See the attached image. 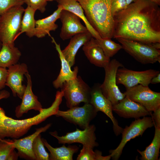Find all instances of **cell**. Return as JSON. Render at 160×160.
<instances>
[{"mask_svg": "<svg viewBox=\"0 0 160 160\" xmlns=\"http://www.w3.org/2000/svg\"><path fill=\"white\" fill-rule=\"evenodd\" d=\"M82 49L89 62L96 66L104 68L110 62V58L106 56L96 39L92 37L83 46Z\"/></svg>", "mask_w": 160, "mask_h": 160, "instance_id": "d6986e66", "label": "cell"}, {"mask_svg": "<svg viewBox=\"0 0 160 160\" xmlns=\"http://www.w3.org/2000/svg\"><path fill=\"white\" fill-rule=\"evenodd\" d=\"M95 130V126L91 124L83 130L76 128L75 131L67 132L65 135L61 136L58 135L56 131L50 132L49 133L57 140L59 143L65 144L79 143L83 146L93 149L99 145L96 141Z\"/></svg>", "mask_w": 160, "mask_h": 160, "instance_id": "8fae6325", "label": "cell"}, {"mask_svg": "<svg viewBox=\"0 0 160 160\" xmlns=\"http://www.w3.org/2000/svg\"><path fill=\"white\" fill-rule=\"evenodd\" d=\"M7 75V70L6 68L0 67V91L6 86Z\"/></svg>", "mask_w": 160, "mask_h": 160, "instance_id": "e575fe53", "label": "cell"}, {"mask_svg": "<svg viewBox=\"0 0 160 160\" xmlns=\"http://www.w3.org/2000/svg\"><path fill=\"white\" fill-rule=\"evenodd\" d=\"M124 93L125 96L140 104L150 112L160 107V93L152 90L148 86L138 84L126 89Z\"/></svg>", "mask_w": 160, "mask_h": 160, "instance_id": "7c38bea8", "label": "cell"}, {"mask_svg": "<svg viewBox=\"0 0 160 160\" xmlns=\"http://www.w3.org/2000/svg\"><path fill=\"white\" fill-rule=\"evenodd\" d=\"M58 8L52 14L42 19L36 20V33L35 36L41 38L48 35L51 37L50 32L55 31L58 28V25L55 23L59 19L60 12L63 9L59 5Z\"/></svg>", "mask_w": 160, "mask_h": 160, "instance_id": "7402d4cb", "label": "cell"}, {"mask_svg": "<svg viewBox=\"0 0 160 160\" xmlns=\"http://www.w3.org/2000/svg\"><path fill=\"white\" fill-rule=\"evenodd\" d=\"M57 2L58 5L61 6L63 9L67 10L74 14L81 19L92 37L96 39L102 38L98 33L89 23L83 9L77 0H58Z\"/></svg>", "mask_w": 160, "mask_h": 160, "instance_id": "603a6c76", "label": "cell"}, {"mask_svg": "<svg viewBox=\"0 0 160 160\" xmlns=\"http://www.w3.org/2000/svg\"><path fill=\"white\" fill-rule=\"evenodd\" d=\"M0 16H1V15H0Z\"/></svg>", "mask_w": 160, "mask_h": 160, "instance_id": "ee69618b", "label": "cell"}, {"mask_svg": "<svg viewBox=\"0 0 160 160\" xmlns=\"http://www.w3.org/2000/svg\"><path fill=\"white\" fill-rule=\"evenodd\" d=\"M148 0H137L117 13L113 38L149 45L160 43V8Z\"/></svg>", "mask_w": 160, "mask_h": 160, "instance_id": "6da1fadb", "label": "cell"}, {"mask_svg": "<svg viewBox=\"0 0 160 160\" xmlns=\"http://www.w3.org/2000/svg\"><path fill=\"white\" fill-rule=\"evenodd\" d=\"M54 0L56 1H57L58 0Z\"/></svg>", "mask_w": 160, "mask_h": 160, "instance_id": "7bdbcfd3", "label": "cell"}, {"mask_svg": "<svg viewBox=\"0 0 160 160\" xmlns=\"http://www.w3.org/2000/svg\"><path fill=\"white\" fill-rule=\"evenodd\" d=\"M47 1H52L54 0H46Z\"/></svg>", "mask_w": 160, "mask_h": 160, "instance_id": "b9f144b4", "label": "cell"}, {"mask_svg": "<svg viewBox=\"0 0 160 160\" xmlns=\"http://www.w3.org/2000/svg\"><path fill=\"white\" fill-rule=\"evenodd\" d=\"M61 88L68 108L78 106L82 102L90 103L91 89L80 76L65 81Z\"/></svg>", "mask_w": 160, "mask_h": 160, "instance_id": "5b68a950", "label": "cell"}, {"mask_svg": "<svg viewBox=\"0 0 160 160\" xmlns=\"http://www.w3.org/2000/svg\"><path fill=\"white\" fill-rule=\"evenodd\" d=\"M155 127V126H154ZM154 135L151 143L143 151L137 149L141 155V160H157L159 159L160 148V128L155 127Z\"/></svg>", "mask_w": 160, "mask_h": 160, "instance_id": "4316f807", "label": "cell"}, {"mask_svg": "<svg viewBox=\"0 0 160 160\" xmlns=\"http://www.w3.org/2000/svg\"><path fill=\"white\" fill-rule=\"evenodd\" d=\"M33 151L36 160H49V154L45 150L41 134L38 135L34 140Z\"/></svg>", "mask_w": 160, "mask_h": 160, "instance_id": "4dcf8cb0", "label": "cell"}, {"mask_svg": "<svg viewBox=\"0 0 160 160\" xmlns=\"http://www.w3.org/2000/svg\"><path fill=\"white\" fill-rule=\"evenodd\" d=\"M27 79V84L23 95L20 104L15 108V116L18 118L21 117L24 113H27L31 110L38 111L41 110L42 105L38 100V97L33 92L32 82L30 75L28 73L25 74Z\"/></svg>", "mask_w": 160, "mask_h": 160, "instance_id": "e0dca14e", "label": "cell"}, {"mask_svg": "<svg viewBox=\"0 0 160 160\" xmlns=\"http://www.w3.org/2000/svg\"><path fill=\"white\" fill-rule=\"evenodd\" d=\"M51 123H49L44 127L36 129L32 134L20 139L13 140V145L17 151L19 157L26 160H36L33 151V142L36 137L42 132H45L51 127Z\"/></svg>", "mask_w": 160, "mask_h": 160, "instance_id": "ac0fdd59", "label": "cell"}, {"mask_svg": "<svg viewBox=\"0 0 160 160\" xmlns=\"http://www.w3.org/2000/svg\"><path fill=\"white\" fill-rule=\"evenodd\" d=\"M111 158L110 154L103 156L101 151L83 146L77 158V160H109Z\"/></svg>", "mask_w": 160, "mask_h": 160, "instance_id": "f546056e", "label": "cell"}, {"mask_svg": "<svg viewBox=\"0 0 160 160\" xmlns=\"http://www.w3.org/2000/svg\"><path fill=\"white\" fill-rule=\"evenodd\" d=\"M91 26L102 38H113L114 21L111 12L112 0H77Z\"/></svg>", "mask_w": 160, "mask_h": 160, "instance_id": "3957f363", "label": "cell"}, {"mask_svg": "<svg viewBox=\"0 0 160 160\" xmlns=\"http://www.w3.org/2000/svg\"><path fill=\"white\" fill-rule=\"evenodd\" d=\"M111 39L102 38L96 41L108 57H113L120 50L122 49L121 45L113 41Z\"/></svg>", "mask_w": 160, "mask_h": 160, "instance_id": "f1b7e54d", "label": "cell"}, {"mask_svg": "<svg viewBox=\"0 0 160 160\" xmlns=\"http://www.w3.org/2000/svg\"><path fill=\"white\" fill-rule=\"evenodd\" d=\"M21 54L15 45L2 44L0 50V67L6 68L17 63Z\"/></svg>", "mask_w": 160, "mask_h": 160, "instance_id": "d4e9b609", "label": "cell"}, {"mask_svg": "<svg viewBox=\"0 0 160 160\" xmlns=\"http://www.w3.org/2000/svg\"><path fill=\"white\" fill-rule=\"evenodd\" d=\"M13 140H0V160H16L19 156L13 145Z\"/></svg>", "mask_w": 160, "mask_h": 160, "instance_id": "83f0119b", "label": "cell"}, {"mask_svg": "<svg viewBox=\"0 0 160 160\" xmlns=\"http://www.w3.org/2000/svg\"><path fill=\"white\" fill-rule=\"evenodd\" d=\"M10 95L9 92L6 90H4L0 92V100L3 99H7Z\"/></svg>", "mask_w": 160, "mask_h": 160, "instance_id": "8d00e7d4", "label": "cell"}, {"mask_svg": "<svg viewBox=\"0 0 160 160\" xmlns=\"http://www.w3.org/2000/svg\"><path fill=\"white\" fill-rule=\"evenodd\" d=\"M160 71L150 69L144 71H136L124 68H118L116 75L117 84H122L128 89L138 84L148 86L151 79Z\"/></svg>", "mask_w": 160, "mask_h": 160, "instance_id": "30bf717a", "label": "cell"}, {"mask_svg": "<svg viewBox=\"0 0 160 160\" xmlns=\"http://www.w3.org/2000/svg\"><path fill=\"white\" fill-rule=\"evenodd\" d=\"M2 46V43L0 39V50L1 49Z\"/></svg>", "mask_w": 160, "mask_h": 160, "instance_id": "60d3db41", "label": "cell"}, {"mask_svg": "<svg viewBox=\"0 0 160 160\" xmlns=\"http://www.w3.org/2000/svg\"><path fill=\"white\" fill-rule=\"evenodd\" d=\"M90 103L97 112L99 111L103 112L111 119L113 123L114 133L116 136L120 135L123 128L119 126L117 120L114 116L113 105L103 94L100 84H95L91 89Z\"/></svg>", "mask_w": 160, "mask_h": 160, "instance_id": "4fadbf2b", "label": "cell"}, {"mask_svg": "<svg viewBox=\"0 0 160 160\" xmlns=\"http://www.w3.org/2000/svg\"><path fill=\"white\" fill-rule=\"evenodd\" d=\"M127 53L142 64L160 63V50L136 41L121 38L116 39Z\"/></svg>", "mask_w": 160, "mask_h": 160, "instance_id": "8992f818", "label": "cell"}, {"mask_svg": "<svg viewBox=\"0 0 160 160\" xmlns=\"http://www.w3.org/2000/svg\"><path fill=\"white\" fill-rule=\"evenodd\" d=\"M52 42L54 43L60 60L61 68L57 79L53 82L54 87L56 89L61 88L63 83L65 81L76 78L77 76L78 68L76 66L73 71L71 69L69 63L64 56L61 49L60 45L55 41L54 38L51 37Z\"/></svg>", "mask_w": 160, "mask_h": 160, "instance_id": "ffe728a7", "label": "cell"}, {"mask_svg": "<svg viewBox=\"0 0 160 160\" xmlns=\"http://www.w3.org/2000/svg\"><path fill=\"white\" fill-rule=\"evenodd\" d=\"M152 115L155 127L160 128V107L156 109L153 111Z\"/></svg>", "mask_w": 160, "mask_h": 160, "instance_id": "d590c367", "label": "cell"}, {"mask_svg": "<svg viewBox=\"0 0 160 160\" xmlns=\"http://www.w3.org/2000/svg\"><path fill=\"white\" fill-rule=\"evenodd\" d=\"M24 3L23 0H0V14L12 7L22 6Z\"/></svg>", "mask_w": 160, "mask_h": 160, "instance_id": "1f68e13d", "label": "cell"}, {"mask_svg": "<svg viewBox=\"0 0 160 160\" xmlns=\"http://www.w3.org/2000/svg\"><path fill=\"white\" fill-rule=\"evenodd\" d=\"M97 114L93 106L90 103H85L81 107L77 106L66 111L59 110L55 115L61 117L67 121L84 129L87 127Z\"/></svg>", "mask_w": 160, "mask_h": 160, "instance_id": "9c48e42d", "label": "cell"}, {"mask_svg": "<svg viewBox=\"0 0 160 160\" xmlns=\"http://www.w3.org/2000/svg\"><path fill=\"white\" fill-rule=\"evenodd\" d=\"M8 68L6 86L11 89L14 97L21 99L26 87L22 82L24 75L28 73V66L24 63H17Z\"/></svg>", "mask_w": 160, "mask_h": 160, "instance_id": "9a60e30c", "label": "cell"}, {"mask_svg": "<svg viewBox=\"0 0 160 160\" xmlns=\"http://www.w3.org/2000/svg\"><path fill=\"white\" fill-rule=\"evenodd\" d=\"M137 0H126L127 7L131 3L136 1Z\"/></svg>", "mask_w": 160, "mask_h": 160, "instance_id": "ab89813d", "label": "cell"}, {"mask_svg": "<svg viewBox=\"0 0 160 160\" xmlns=\"http://www.w3.org/2000/svg\"><path fill=\"white\" fill-rule=\"evenodd\" d=\"M160 82V73H158L156 76L153 77L151 80V83L152 84H156Z\"/></svg>", "mask_w": 160, "mask_h": 160, "instance_id": "74e56055", "label": "cell"}, {"mask_svg": "<svg viewBox=\"0 0 160 160\" xmlns=\"http://www.w3.org/2000/svg\"><path fill=\"white\" fill-rule=\"evenodd\" d=\"M92 37L89 32L76 34L71 38L68 45L62 50L64 56L71 67L75 64L76 56L79 49Z\"/></svg>", "mask_w": 160, "mask_h": 160, "instance_id": "44dd1931", "label": "cell"}, {"mask_svg": "<svg viewBox=\"0 0 160 160\" xmlns=\"http://www.w3.org/2000/svg\"><path fill=\"white\" fill-rule=\"evenodd\" d=\"M24 9L22 6H15L1 15L0 39L2 44L15 45L14 41L20 31Z\"/></svg>", "mask_w": 160, "mask_h": 160, "instance_id": "277c9868", "label": "cell"}, {"mask_svg": "<svg viewBox=\"0 0 160 160\" xmlns=\"http://www.w3.org/2000/svg\"><path fill=\"white\" fill-rule=\"evenodd\" d=\"M152 2L159 6L160 5V0H148Z\"/></svg>", "mask_w": 160, "mask_h": 160, "instance_id": "f35d334b", "label": "cell"}, {"mask_svg": "<svg viewBox=\"0 0 160 160\" xmlns=\"http://www.w3.org/2000/svg\"><path fill=\"white\" fill-rule=\"evenodd\" d=\"M123 65L116 59H113L104 69L105 75L103 83L100 87L103 95L113 105L118 103L125 97L124 93L120 91L116 82V75L119 67Z\"/></svg>", "mask_w": 160, "mask_h": 160, "instance_id": "ba28073f", "label": "cell"}, {"mask_svg": "<svg viewBox=\"0 0 160 160\" xmlns=\"http://www.w3.org/2000/svg\"><path fill=\"white\" fill-rule=\"evenodd\" d=\"M36 11L28 6L25 9L21 21L20 31L17 35L16 39L23 33H25L29 37L35 36L36 20L34 19V15Z\"/></svg>", "mask_w": 160, "mask_h": 160, "instance_id": "484cf974", "label": "cell"}, {"mask_svg": "<svg viewBox=\"0 0 160 160\" xmlns=\"http://www.w3.org/2000/svg\"><path fill=\"white\" fill-rule=\"evenodd\" d=\"M154 125L152 117L145 116L142 119H135L129 126H126L123 128L121 133L122 139L119 145L115 149L109 151L112 159H119L124 147L128 141L137 137L142 136L147 129Z\"/></svg>", "mask_w": 160, "mask_h": 160, "instance_id": "52a82bcc", "label": "cell"}, {"mask_svg": "<svg viewBox=\"0 0 160 160\" xmlns=\"http://www.w3.org/2000/svg\"><path fill=\"white\" fill-rule=\"evenodd\" d=\"M59 19L62 23L60 37L63 40L71 39L76 34L89 32L81 23V19L70 11L63 9Z\"/></svg>", "mask_w": 160, "mask_h": 160, "instance_id": "5bb4252c", "label": "cell"}, {"mask_svg": "<svg viewBox=\"0 0 160 160\" xmlns=\"http://www.w3.org/2000/svg\"><path fill=\"white\" fill-rule=\"evenodd\" d=\"M113 111L119 116L125 119L134 118L135 119L151 115L140 104L125 96L118 103L113 105Z\"/></svg>", "mask_w": 160, "mask_h": 160, "instance_id": "2e32d148", "label": "cell"}, {"mask_svg": "<svg viewBox=\"0 0 160 160\" xmlns=\"http://www.w3.org/2000/svg\"><path fill=\"white\" fill-rule=\"evenodd\" d=\"M24 3L36 10H39L41 13H44L46 10L47 4L46 0H23Z\"/></svg>", "mask_w": 160, "mask_h": 160, "instance_id": "d6a6232c", "label": "cell"}, {"mask_svg": "<svg viewBox=\"0 0 160 160\" xmlns=\"http://www.w3.org/2000/svg\"><path fill=\"white\" fill-rule=\"evenodd\" d=\"M62 99L57 96L49 107L42 108L34 116L22 120L15 119L7 116L0 106V140L5 137L19 139L26 134L34 125H37L48 117L55 115L59 110Z\"/></svg>", "mask_w": 160, "mask_h": 160, "instance_id": "7a4b0ae2", "label": "cell"}, {"mask_svg": "<svg viewBox=\"0 0 160 160\" xmlns=\"http://www.w3.org/2000/svg\"><path fill=\"white\" fill-rule=\"evenodd\" d=\"M44 145L50 152L49 160H72L73 154L77 153L79 148L76 145H69L66 146L65 144L61 147L53 148L47 140L42 138Z\"/></svg>", "mask_w": 160, "mask_h": 160, "instance_id": "cb8c5ba5", "label": "cell"}, {"mask_svg": "<svg viewBox=\"0 0 160 160\" xmlns=\"http://www.w3.org/2000/svg\"><path fill=\"white\" fill-rule=\"evenodd\" d=\"M126 7V0H112L111 5V12L113 17L117 13Z\"/></svg>", "mask_w": 160, "mask_h": 160, "instance_id": "836d02e7", "label": "cell"}]
</instances>
